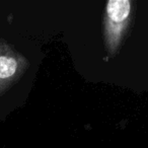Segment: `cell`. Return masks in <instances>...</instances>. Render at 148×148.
<instances>
[{
	"label": "cell",
	"mask_w": 148,
	"mask_h": 148,
	"mask_svg": "<svg viewBox=\"0 0 148 148\" xmlns=\"http://www.w3.org/2000/svg\"><path fill=\"white\" fill-rule=\"evenodd\" d=\"M29 67L25 56L4 40H0V95L19 81Z\"/></svg>",
	"instance_id": "2"
},
{
	"label": "cell",
	"mask_w": 148,
	"mask_h": 148,
	"mask_svg": "<svg viewBox=\"0 0 148 148\" xmlns=\"http://www.w3.org/2000/svg\"><path fill=\"white\" fill-rule=\"evenodd\" d=\"M134 2L130 0H110L106 3L103 15V40L110 55L119 52L131 25Z\"/></svg>",
	"instance_id": "1"
}]
</instances>
